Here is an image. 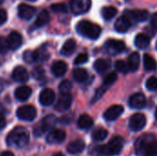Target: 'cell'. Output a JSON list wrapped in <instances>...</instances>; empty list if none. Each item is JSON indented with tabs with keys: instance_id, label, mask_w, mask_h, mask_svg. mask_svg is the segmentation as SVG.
<instances>
[{
	"instance_id": "cell-50",
	"label": "cell",
	"mask_w": 157,
	"mask_h": 156,
	"mask_svg": "<svg viewBox=\"0 0 157 156\" xmlns=\"http://www.w3.org/2000/svg\"><path fill=\"white\" fill-rule=\"evenodd\" d=\"M4 3V0H0V5H2Z\"/></svg>"
},
{
	"instance_id": "cell-42",
	"label": "cell",
	"mask_w": 157,
	"mask_h": 156,
	"mask_svg": "<svg viewBox=\"0 0 157 156\" xmlns=\"http://www.w3.org/2000/svg\"><path fill=\"white\" fill-rule=\"evenodd\" d=\"M8 50H9V46H8L7 40L5 38H0V53L5 54L8 51Z\"/></svg>"
},
{
	"instance_id": "cell-12",
	"label": "cell",
	"mask_w": 157,
	"mask_h": 156,
	"mask_svg": "<svg viewBox=\"0 0 157 156\" xmlns=\"http://www.w3.org/2000/svg\"><path fill=\"white\" fill-rule=\"evenodd\" d=\"M132 25V19L127 15L124 14L117 19L115 22V29L118 32H126Z\"/></svg>"
},
{
	"instance_id": "cell-44",
	"label": "cell",
	"mask_w": 157,
	"mask_h": 156,
	"mask_svg": "<svg viewBox=\"0 0 157 156\" xmlns=\"http://www.w3.org/2000/svg\"><path fill=\"white\" fill-rule=\"evenodd\" d=\"M6 125V120L5 119V116L0 112V130L4 129Z\"/></svg>"
},
{
	"instance_id": "cell-15",
	"label": "cell",
	"mask_w": 157,
	"mask_h": 156,
	"mask_svg": "<svg viewBox=\"0 0 157 156\" xmlns=\"http://www.w3.org/2000/svg\"><path fill=\"white\" fill-rule=\"evenodd\" d=\"M72 101H73V98L70 94H62V96L58 99L57 103L55 104L54 108L56 110H58L60 112L65 111V110L69 109V108L71 107Z\"/></svg>"
},
{
	"instance_id": "cell-31",
	"label": "cell",
	"mask_w": 157,
	"mask_h": 156,
	"mask_svg": "<svg viewBox=\"0 0 157 156\" xmlns=\"http://www.w3.org/2000/svg\"><path fill=\"white\" fill-rule=\"evenodd\" d=\"M118 13V10L114 6H104L101 9V15L104 19L106 20H110L112 19Z\"/></svg>"
},
{
	"instance_id": "cell-20",
	"label": "cell",
	"mask_w": 157,
	"mask_h": 156,
	"mask_svg": "<svg viewBox=\"0 0 157 156\" xmlns=\"http://www.w3.org/2000/svg\"><path fill=\"white\" fill-rule=\"evenodd\" d=\"M31 88L27 86H21L17 87L15 91V97L19 101H26L31 96Z\"/></svg>"
},
{
	"instance_id": "cell-11",
	"label": "cell",
	"mask_w": 157,
	"mask_h": 156,
	"mask_svg": "<svg viewBox=\"0 0 157 156\" xmlns=\"http://www.w3.org/2000/svg\"><path fill=\"white\" fill-rule=\"evenodd\" d=\"M35 13H36V8L27 4H20L17 6V15L22 19L29 20L34 17Z\"/></svg>"
},
{
	"instance_id": "cell-45",
	"label": "cell",
	"mask_w": 157,
	"mask_h": 156,
	"mask_svg": "<svg viewBox=\"0 0 157 156\" xmlns=\"http://www.w3.org/2000/svg\"><path fill=\"white\" fill-rule=\"evenodd\" d=\"M151 25L155 29H157V13H155L152 16V17H151Z\"/></svg>"
},
{
	"instance_id": "cell-25",
	"label": "cell",
	"mask_w": 157,
	"mask_h": 156,
	"mask_svg": "<svg viewBox=\"0 0 157 156\" xmlns=\"http://www.w3.org/2000/svg\"><path fill=\"white\" fill-rule=\"evenodd\" d=\"M93 124H94L93 119L87 114L81 115L77 120V126L81 130H88L93 126Z\"/></svg>"
},
{
	"instance_id": "cell-29",
	"label": "cell",
	"mask_w": 157,
	"mask_h": 156,
	"mask_svg": "<svg viewBox=\"0 0 157 156\" xmlns=\"http://www.w3.org/2000/svg\"><path fill=\"white\" fill-rule=\"evenodd\" d=\"M73 77L76 82L83 83L86 81L88 77V74H87V71L84 68H75L73 72Z\"/></svg>"
},
{
	"instance_id": "cell-39",
	"label": "cell",
	"mask_w": 157,
	"mask_h": 156,
	"mask_svg": "<svg viewBox=\"0 0 157 156\" xmlns=\"http://www.w3.org/2000/svg\"><path fill=\"white\" fill-rule=\"evenodd\" d=\"M146 88L150 91H155L157 90V77H150L146 82Z\"/></svg>"
},
{
	"instance_id": "cell-18",
	"label": "cell",
	"mask_w": 157,
	"mask_h": 156,
	"mask_svg": "<svg viewBox=\"0 0 157 156\" xmlns=\"http://www.w3.org/2000/svg\"><path fill=\"white\" fill-rule=\"evenodd\" d=\"M12 78L18 83H25L29 79V74L25 67L17 66L12 72Z\"/></svg>"
},
{
	"instance_id": "cell-36",
	"label": "cell",
	"mask_w": 157,
	"mask_h": 156,
	"mask_svg": "<svg viewBox=\"0 0 157 156\" xmlns=\"http://www.w3.org/2000/svg\"><path fill=\"white\" fill-rule=\"evenodd\" d=\"M118 76L117 74L115 72L109 73V74H107L104 78H103V82H104V86H111L116 80H117Z\"/></svg>"
},
{
	"instance_id": "cell-32",
	"label": "cell",
	"mask_w": 157,
	"mask_h": 156,
	"mask_svg": "<svg viewBox=\"0 0 157 156\" xmlns=\"http://www.w3.org/2000/svg\"><path fill=\"white\" fill-rule=\"evenodd\" d=\"M23 59L26 63H34L39 60V52L38 50L35 51H25L23 53Z\"/></svg>"
},
{
	"instance_id": "cell-43",
	"label": "cell",
	"mask_w": 157,
	"mask_h": 156,
	"mask_svg": "<svg viewBox=\"0 0 157 156\" xmlns=\"http://www.w3.org/2000/svg\"><path fill=\"white\" fill-rule=\"evenodd\" d=\"M6 19H7V14H6V12L4 9L0 8V26L3 25L6 21Z\"/></svg>"
},
{
	"instance_id": "cell-48",
	"label": "cell",
	"mask_w": 157,
	"mask_h": 156,
	"mask_svg": "<svg viewBox=\"0 0 157 156\" xmlns=\"http://www.w3.org/2000/svg\"><path fill=\"white\" fill-rule=\"evenodd\" d=\"M2 89H3V86H2V83L0 82V93L2 92Z\"/></svg>"
},
{
	"instance_id": "cell-3",
	"label": "cell",
	"mask_w": 157,
	"mask_h": 156,
	"mask_svg": "<svg viewBox=\"0 0 157 156\" xmlns=\"http://www.w3.org/2000/svg\"><path fill=\"white\" fill-rule=\"evenodd\" d=\"M76 31L83 37L97 40L101 34V27L89 20H81L76 25Z\"/></svg>"
},
{
	"instance_id": "cell-37",
	"label": "cell",
	"mask_w": 157,
	"mask_h": 156,
	"mask_svg": "<svg viewBox=\"0 0 157 156\" xmlns=\"http://www.w3.org/2000/svg\"><path fill=\"white\" fill-rule=\"evenodd\" d=\"M51 9L55 13H66L68 11L67 6L64 4H62V3L52 4L51 6Z\"/></svg>"
},
{
	"instance_id": "cell-30",
	"label": "cell",
	"mask_w": 157,
	"mask_h": 156,
	"mask_svg": "<svg viewBox=\"0 0 157 156\" xmlns=\"http://www.w3.org/2000/svg\"><path fill=\"white\" fill-rule=\"evenodd\" d=\"M144 65L146 71H155L157 68L156 61L149 54H145L144 56Z\"/></svg>"
},
{
	"instance_id": "cell-14",
	"label": "cell",
	"mask_w": 157,
	"mask_h": 156,
	"mask_svg": "<svg viewBox=\"0 0 157 156\" xmlns=\"http://www.w3.org/2000/svg\"><path fill=\"white\" fill-rule=\"evenodd\" d=\"M39 100L40 103L42 106H51L52 104H53L54 100H55V93L52 89L51 88H45L43 89L39 97Z\"/></svg>"
},
{
	"instance_id": "cell-22",
	"label": "cell",
	"mask_w": 157,
	"mask_h": 156,
	"mask_svg": "<svg viewBox=\"0 0 157 156\" xmlns=\"http://www.w3.org/2000/svg\"><path fill=\"white\" fill-rule=\"evenodd\" d=\"M52 72L56 77H61L67 72V64L63 61H56L52 65Z\"/></svg>"
},
{
	"instance_id": "cell-13",
	"label": "cell",
	"mask_w": 157,
	"mask_h": 156,
	"mask_svg": "<svg viewBox=\"0 0 157 156\" xmlns=\"http://www.w3.org/2000/svg\"><path fill=\"white\" fill-rule=\"evenodd\" d=\"M129 105L132 108L142 109L146 105V97L143 93L133 94L129 99Z\"/></svg>"
},
{
	"instance_id": "cell-6",
	"label": "cell",
	"mask_w": 157,
	"mask_h": 156,
	"mask_svg": "<svg viewBox=\"0 0 157 156\" xmlns=\"http://www.w3.org/2000/svg\"><path fill=\"white\" fill-rule=\"evenodd\" d=\"M17 116L21 120L32 121L37 116V110L32 105H25L17 108Z\"/></svg>"
},
{
	"instance_id": "cell-46",
	"label": "cell",
	"mask_w": 157,
	"mask_h": 156,
	"mask_svg": "<svg viewBox=\"0 0 157 156\" xmlns=\"http://www.w3.org/2000/svg\"><path fill=\"white\" fill-rule=\"evenodd\" d=\"M0 156H14V154L11 153V152H9V151H5V152H3Z\"/></svg>"
},
{
	"instance_id": "cell-49",
	"label": "cell",
	"mask_w": 157,
	"mask_h": 156,
	"mask_svg": "<svg viewBox=\"0 0 157 156\" xmlns=\"http://www.w3.org/2000/svg\"><path fill=\"white\" fill-rule=\"evenodd\" d=\"M155 118H156V120H157V108H156V109H155Z\"/></svg>"
},
{
	"instance_id": "cell-26",
	"label": "cell",
	"mask_w": 157,
	"mask_h": 156,
	"mask_svg": "<svg viewBox=\"0 0 157 156\" xmlns=\"http://www.w3.org/2000/svg\"><path fill=\"white\" fill-rule=\"evenodd\" d=\"M141 63V57L138 52H132L129 57H128V66L130 71L135 72L138 70Z\"/></svg>"
},
{
	"instance_id": "cell-28",
	"label": "cell",
	"mask_w": 157,
	"mask_h": 156,
	"mask_svg": "<svg viewBox=\"0 0 157 156\" xmlns=\"http://www.w3.org/2000/svg\"><path fill=\"white\" fill-rule=\"evenodd\" d=\"M134 43H135V45H136L137 48L142 49V50L143 49H145L150 44V38L147 35H145V34L140 33V34H138L135 37Z\"/></svg>"
},
{
	"instance_id": "cell-21",
	"label": "cell",
	"mask_w": 157,
	"mask_h": 156,
	"mask_svg": "<svg viewBox=\"0 0 157 156\" xmlns=\"http://www.w3.org/2000/svg\"><path fill=\"white\" fill-rule=\"evenodd\" d=\"M86 148V143L82 140H76L67 145V152L71 154H77L82 153Z\"/></svg>"
},
{
	"instance_id": "cell-47",
	"label": "cell",
	"mask_w": 157,
	"mask_h": 156,
	"mask_svg": "<svg viewBox=\"0 0 157 156\" xmlns=\"http://www.w3.org/2000/svg\"><path fill=\"white\" fill-rule=\"evenodd\" d=\"M52 156H64V154H62V153H56V154H54Z\"/></svg>"
},
{
	"instance_id": "cell-16",
	"label": "cell",
	"mask_w": 157,
	"mask_h": 156,
	"mask_svg": "<svg viewBox=\"0 0 157 156\" xmlns=\"http://www.w3.org/2000/svg\"><path fill=\"white\" fill-rule=\"evenodd\" d=\"M66 134L63 130H53L47 136V142L51 144L62 143L65 140Z\"/></svg>"
},
{
	"instance_id": "cell-7",
	"label": "cell",
	"mask_w": 157,
	"mask_h": 156,
	"mask_svg": "<svg viewBox=\"0 0 157 156\" xmlns=\"http://www.w3.org/2000/svg\"><path fill=\"white\" fill-rule=\"evenodd\" d=\"M91 6V0H71L70 8L75 15H81L89 10Z\"/></svg>"
},
{
	"instance_id": "cell-23",
	"label": "cell",
	"mask_w": 157,
	"mask_h": 156,
	"mask_svg": "<svg viewBox=\"0 0 157 156\" xmlns=\"http://www.w3.org/2000/svg\"><path fill=\"white\" fill-rule=\"evenodd\" d=\"M111 67V62L106 59H98L94 63V69L98 74H104Z\"/></svg>"
},
{
	"instance_id": "cell-4",
	"label": "cell",
	"mask_w": 157,
	"mask_h": 156,
	"mask_svg": "<svg viewBox=\"0 0 157 156\" xmlns=\"http://www.w3.org/2000/svg\"><path fill=\"white\" fill-rule=\"evenodd\" d=\"M124 146V139L120 136H116L109 141V143L105 145L101 146L98 149L100 154L106 155H118L122 151Z\"/></svg>"
},
{
	"instance_id": "cell-8",
	"label": "cell",
	"mask_w": 157,
	"mask_h": 156,
	"mask_svg": "<svg viewBox=\"0 0 157 156\" xmlns=\"http://www.w3.org/2000/svg\"><path fill=\"white\" fill-rule=\"evenodd\" d=\"M146 125V118L144 114L136 113L132 115L129 121V127L132 131H140Z\"/></svg>"
},
{
	"instance_id": "cell-35",
	"label": "cell",
	"mask_w": 157,
	"mask_h": 156,
	"mask_svg": "<svg viewBox=\"0 0 157 156\" xmlns=\"http://www.w3.org/2000/svg\"><path fill=\"white\" fill-rule=\"evenodd\" d=\"M115 68L118 72L120 73H122V74H127L128 71L130 70L129 69V66H128V63L126 62H124L123 60H119L116 62L115 63Z\"/></svg>"
},
{
	"instance_id": "cell-27",
	"label": "cell",
	"mask_w": 157,
	"mask_h": 156,
	"mask_svg": "<svg viewBox=\"0 0 157 156\" xmlns=\"http://www.w3.org/2000/svg\"><path fill=\"white\" fill-rule=\"evenodd\" d=\"M75 47H76V42H75V40L74 39H69V40H67L63 43V47H62V50H61V53H62L63 55L69 56V55H71V54L75 51Z\"/></svg>"
},
{
	"instance_id": "cell-34",
	"label": "cell",
	"mask_w": 157,
	"mask_h": 156,
	"mask_svg": "<svg viewBox=\"0 0 157 156\" xmlns=\"http://www.w3.org/2000/svg\"><path fill=\"white\" fill-rule=\"evenodd\" d=\"M73 85L69 80H63L59 85V91L61 92V94H70Z\"/></svg>"
},
{
	"instance_id": "cell-24",
	"label": "cell",
	"mask_w": 157,
	"mask_h": 156,
	"mask_svg": "<svg viewBox=\"0 0 157 156\" xmlns=\"http://www.w3.org/2000/svg\"><path fill=\"white\" fill-rule=\"evenodd\" d=\"M50 21V15L48 13L47 10H41L40 12V14L38 15L33 26H32V29H38V28H40L44 25H46L48 22Z\"/></svg>"
},
{
	"instance_id": "cell-9",
	"label": "cell",
	"mask_w": 157,
	"mask_h": 156,
	"mask_svg": "<svg viewBox=\"0 0 157 156\" xmlns=\"http://www.w3.org/2000/svg\"><path fill=\"white\" fill-rule=\"evenodd\" d=\"M105 49L109 54H118L126 49V45L122 40H109L105 43Z\"/></svg>"
},
{
	"instance_id": "cell-17",
	"label": "cell",
	"mask_w": 157,
	"mask_h": 156,
	"mask_svg": "<svg viewBox=\"0 0 157 156\" xmlns=\"http://www.w3.org/2000/svg\"><path fill=\"white\" fill-rule=\"evenodd\" d=\"M6 40L10 50H17L22 44V36L17 31H12L8 35Z\"/></svg>"
},
{
	"instance_id": "cell-1",
	"label": "cell",
	"mask_w": 157,
	"mask_h": 156,
	"mask_svg": "<svg viewBox=\"0 0 157 156\" xmlns=\"http://www.w3.org/2000/svg\"><path fill=\"white\" fill-rule=\"evenodd\" d=\"M137 156H156L157 140L153 133H145L140 136L134 143Z\"/></svg>"
},
{
	"instance_id": "cell-40",
	"label": "cell",
	"mask_w": 157,
	"mask_h": 156,
	"mask_svg": "<svg viewBox=\"0 0 157 156\" xmlns=\"http://www.w3.org/2000/svg\"><path fill=\"white\" fill-rule=\"evenodd\" d=\"M87 61H88V54L86 52H82V53L78 54L76 56V58L75 59V64L80 65V64L86 63Z\"/></svg>"
},
{
	"instance_id": "cell-2",
	"label": "cell",
	"mask_w": 157,
	"mask_h": 156,
	"mask_svg": "<svg viewBox=\"0 0 157 156\" xmlns=\"http://www.w3.org/2000/svg\"><path fill=\"white\" fill-rule=\"evenodd\" d=\"M29 141V135L28 131L23 127H17L12 130L6 137V143L8 146L24 148L27 146Z\"/></svg>"
},
{
	"instance_id": "cell-19",
	"label": "cell",
	"mask_w": 157,
	"mask_h": 156,
	"mask_svg": "<svg viewBox=\"0 0 157 156\" xmlns=\"http://www.w3.org/2000/svg\"><path fill=\"white\" fill-rule=\"evenodd\" d=\"M125 14H127L132 20L134 21H145L149 18V13L147 10H129L126 11Z\"/></svg>"
},
{
	"instance_id": "cell-52",
	"label": "cell",
	"mask_w": 157,
	"mask_h": 156,
	"mask_svg": "<svg viewBox=\"0 0 157 156\" xmlns=\"http://www.w3.org/2000/svg\"><path fill=\"white\" fill-rule=\"evenodd\" d=\"M156 50H157V42H156Z\"/></svg>"
},
{
	"instance_id": "cell-10",
	"label": "cell",
	"mask_w": 157,
	"mask_h": 156,
	"mask_svg": "<svg viewBox=\"0 0 157 156\" xmlns=\"http://www.w3.org/2000/svg\"><path fill=\"white\" fill-rule=\"evenodd\" d=\"M124 111V108L121 105H113L109 107L104 113V119L108 121L116 120Z\"/></svg>"
},
{
	"instance_id": "cell-33",
	"label": "cell",
	"mask_w": 157,
	"mask_h": 156,
	"mask_svg": "<svg viewBox=\"0 0 157 156\" xmlns=\"http://www.w3.org/2000/svg\"><path fill=\"white\" fill-rule=\"evenodd\" d=\"M108 135H109V132L107 130H105L103 128H99V129H97L93 131L92 138L96 142H102L108 137Z\"/></svg>"
},
{
	"instance_id": "cell-38",
	"label": "cell",
	"mask_w": 157,
	"mask_h": 156,
	"mask_svg": "<svg viewBox=\"0 0 157 156\" xmlns=\"http://www.w3.org/2000/svg\"><path fill=\"white\" fill-rule=\"evenodd\" d=\"M32 76L35 78V79H38V80H40L44 77V74H45V71L44 69L41 67V66H37L35 67L33 70H32Z\"/></svg>"
},
{
	"instance_id": "cell-5",
	"label": "cell",
	"mask_w": 157,
	"mask_h": 156,
	"mask_svg": "<svg viewBox=\"0 0 157 156\" xmlns=\"http://www.w3.org/2000/svg\"><path fill=\"white\" fill-rule=\"evenodd\" d=\"M56 123V118L53 115L46 116L41 120V121L38 124V126L34 129V134L37 136H40L43 133L51 131L54 124Z\"/></svg>"
},
{
	"instance_id": "cell-51",
	"label": "cell",
	"mask_w": 157,
	"mask_h": 156,
	"mask_svg": "<svg viewBox=\"0 0 157 156\" xmlns=\"http://www.w3.org/2000/svg\"><path fill=\"white\" fill-rule=\"evenodd\" d=\"M29 1H32V2H34V1H36V0H29Z\"/></svg>"
},
{
	"instance_id": "cell-41",
	"label": "cell",
	"mask_w": 157,
	"mask_h": 156,
	"mask_svg": "<svg viewBox=\"0 0 157 156\" xmlns=\"http://www.w3.org/2000/svg\"><path fill=\"white\" fill-rule=\"evenodd\" d=\"M106 87L105 86H101V87H99V88H98L97 89V91H96V94H95V96H94V97H93V99H92V103L94 104V103H96L98 100H99L101 97H102V96L105 94V92H106Z\"/></svg>"
}]
</instances>
